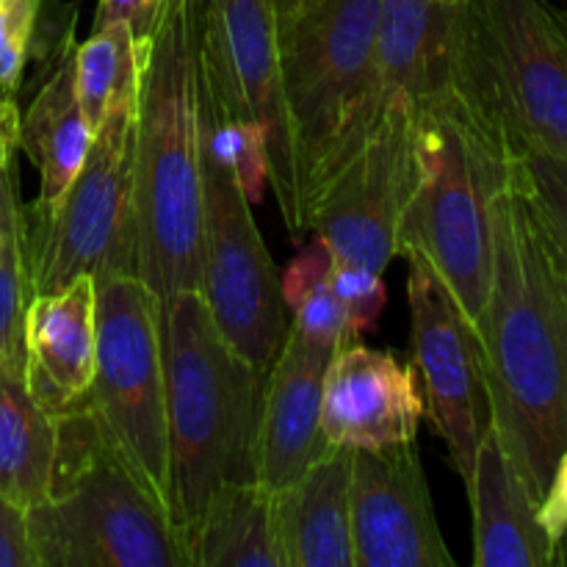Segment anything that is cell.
<instances>
[{"mask_svg": "<svg viewBox=\"0 0 567 567\" xmlns=\"http://www.w3.org/2000/svg\"><path fill=\"white\" fill-rule=\"evenodd\" d=\"M493 275L476 330L491 424L537 504L567 449V293L559 255L509 172L491 208Z\"/></svg>", "mask_w": 567, "mask_h": 567, "instance_id": "obj_1", "label": "cell"}, {"mask_svg": "<svg viewBox=\"0 0 567 567\" xmlns=\"http://www.w3.org/2000/svg\"><path fill=\"white\" fill-rule=\"evenodd\" d=\"M205 0H155L133 109L136 277L164 302L203 269Z\"/></svg>", "mask_w": 567, "mask_h": 567, "instance_id": "obj_2", "label": "cell"}, {"mask_svg": "<svg viewBox=\"0 0 567 567\" xmlns=\"http://www.w3.org/2000/svg\"><path fill=\"white\" fill-rule=\"evenodd\" d=\"M161 343L172 524L188 554L216 493L258 482L266 374L233 352L199 291H177L161 302Z\"/></svg>", "mask_w": 567, "mask_h": 567, "instance_id": "obj_3", "label": "cell"}, {"mask_svg": "<svg viewBox=\"0 0 567 567\" xmlns=\"http://www.w3.org/2000/svg\"><path fill=\"white\" fill-rule=\"evenodd\" d=\"M25 518L37 567H188L169 509L81 399L55 415L48 498Z\"/></svg>", "mask_w": 567, "mask_h": 567, "instance_id": "obj_4", "label": "cell"}, {"mask_svg": "<svg viewBox=\"0 0 567 567\" xmlns=\"http://www.w3.org/2000/svg\"><path fill=\"white\" fill-rule=\"evenodd\" d=\"M415 147L419 177L399 225V255L424 260L480 330L493 275V197L515 155L460 94L415 105Z\"/></svg>", "mask_w": 567, "mask_h": 567, "instance_id": "obj_5", "label": "cell"}, {"mask_svg": "<svg viewBox=\"0 0 567 567\" xmlns=\"http://www.w3.org/2000/svg\"><path fill=\"white\" fill-rule=\"evenodd\" d=\"M457 94L518 155L567 161V11L546 0H468Z\"/></svg>", "mask_w": 567, "mask_h": 567, "instance_id": "obj_6", "label": "cell"}, {"mask_svg": "<svg viewBox=\"0 0 567 567\" xmlns=\"http://www.w3.org/2000/svg\"><path fill=\"white\" fill-rule=\"evenodd\" d=\"M133 109L136 100L109 111L81 172L55 203L22 208L31 297L55 293L81 277L103 282L136 275Z\"/></svg>", "mask_w": 567, "mask_h": 567, "instance_id": "obj_7", "label": "cell"}, {"mask_svg": "<svg viewBox=\"0 0 567 567\" xmlns=\"http://www.w3.org/2000/svg\"><path fill=\"white\" fill-rule=\"evenodd\" d=\"M380 6L382 0H310L291 20L277 22L302 214L316 175L369 94Z\"/></svg>", "mask_w": 567, "mask_h": 567, "instance_id": "obj_8", "label": "cell"}, {"mask_svg": "<svg viewBox=\"0 0 567 567\" xmlns=\"http://www.w3.org/2000/svg\"><path fill=\"white\" fill-rule=\"evenodd\" d=\"M97 354L86 404L172 515L161 299L136 275L97 282Z\"/></svg>", "mask_w": 567, "mask_h": 567, "instance_id": "obj_9", "label": "cell"}, {"mask_svg": "<svg viewBox=\"0 0 567 567\" xmlns=\"http://www.w3.org/2000/svg\"><path fill=\"white\" fill-rule=\"evenodd\" d=\"M199 293L233 352L266 374L286 341L291 313L275 260L252 219V203L205 136Z\"/></svg>", "mask_w": 567, "mask_h": 567, "instance_id": "obj_10", "label": "cell"}, {"mask_svg": "<svg viewBox=\"0 0 567 567\" xmlns=\"http://www.w3.org/2000/svg\"><path fill=\"white\" fill-rule=\"evenodd\" d=\"M419 177L415 109L393 97L358 150L313 192L308 233L324 238L338 264L388 269L399 255V225Z\"/></svg>", "mask_w": 567, "mask_h": 567, "instance_id": "obj_11", "label": "cell"}, {"mask_svg": "<svg viewBox=\"0 0 567 567\" xmlns=\"http://www.w3.org/2000/svg\"><path fill=\"white\" fill-rule=\"evenodd\" d=\"M203 75L216 109L258 127L269 144V183L293 236L305 233L297 153L282 103L280 42L271 0H205Z\"/></svg>", "mask_w": 567, "mask_h": 567, "instance_id": "obj_12", "label": "cell"}, {"mask_svg": "<svg viewBox=\"0 0 567 567\" xmlns=\"http://www.w3.org/2000/svg\"><path fill=\"white\" fill-rule=\"evenodd\" d=\"M408 260L415 374L424 385L426 413L446 443L454 471L468 487L476 449L491 424L480 338L441 277L421 258Z\"/></svg>", "mask_w": 567, "mask_h": 567, "instance_id": "obj_13", "label": "cell"}, {"mask_svg": "<svg viewBox=\"0 0 567 567\" xmlns=\"http://www.w3.org/2000/svg\"><path fill=\"white\" fill-rule=\"evenodd\" d=\"M465 3L468 0H382L369 94L316 175L308 197H313L316 188L347 161L352 150H358L380 111L393 97L404 94L415 109L446 94H457Z\"/></svg>", "mask_w": 567, "mask_h": 567, "instance_id": "obj_14", "label": "cell"}, {"mask_svg": "<svg viewBox=\"0 0 567 567\" xmlns=\"http://www.w3.org/2000/svg\"><path fill=\"white\" fill-rule=\"evenodd\" d=\"M349 504L354 567H454L413 443L354 449Z\"/></svg>", "mask_w": 567, "mask_h": 567, "instance_id": "obj_15", "label": "cell"}, {"mask_svg": "<svg viewBox=\"0 0 567 567\" xmlns=\"http://www.w3.org/2000/svg\"><path fill=\"white\" fill-rule=\"evenodd\" d=\"M426 413L419 377L391 352L338 349L324 377L321 435L338 449H385L415 443Z\"/></svg>", "mask_w": 567, "mask_h": 567, "instance_id": "obj_16", "label": "cell"}, {"mask_svg": "<svg viewBox=\"0 0 567 567\" xmlns=\"http://www.w3.org/2000/svg\"><path fill=\"white\" fill-rule=\"evenodd\" d=\"M338 343L288 327L286 341L264 377L258 430V482L280 493L297 482L330 443L321 435L324 377Z\"/></svg>", "mask_w": 567, "mask_h": 567, "instance_id": "obj_17", "label": "cell"}, {"mask_svg": "<svg viewBox=\"0 0 567 567\" xmlns=\"http://www.w3.org/2000/svg\"><path fill=\"white\" fill-rule=\"evenodd\" d=\"M97 282L81 277L55 293L31 297L25 313V382L50 415L89 391L97 354Z\"/></svg>", "mask_w": 567, "mask_h": 567, "instance_id": "obj_18", "label": "cell"}, {"mask_svg": "<svg viewBox=\"0 0 567 567\" xmlns=\"http://www.w3.org/2000/svg\"><path fill=\"white\" fill-rule=\"evenodd\" d=\"M465 491L474 509L476 567H548L557 563V548L537 520V502L493 424H487L476 449L474 476Z\"/></svg>", "mask_w": 567, "mask_h": 567, "instance_id": "obj_19", "label": "cell"}, {"mask_svg": "<svg viewBox=\"0 0 567 567\" xmlns=\"http://www.w3.org/2000/svg\"><path fill=\"white\" fill-rule=\"evenodd\" d=\"M352 449H327L297 482L275 493L282 567H354Z\"/></svg>", "mask_w": 567, "mask_h": 567, "instance_id": "obj_20", "label": "cell"}, {"mask_svg": "<svg viewBox=\"0 0 567 567\" xmlns=\"http://www.w3.org/2000/svg\"><path fill=\"white\" fill-rule=\"evenodd\" d=\"M72 53L75 48L70 28L53 72L20 122V147L39 169V205L55 203L70 188L94 138L78 103Z\"/></svg>", "mask_w": 567, "mask_h": 567, "instance_id": "obj_21", "label": "cell"}, {"mask_svg": "<svg viewBox=\"0 0 567 567\" xmlns=\"http://www.w3.org/2000/svg\"><path fill=\"white\" fill-rule=\"evenodd\" d=\"M192 567H282L275 493L238 482L216 493L188 548Z\"/></svg>", "mask_w": 567, "mask_h": 567, "instance_id": "obj_22", "label": "cell"}, {"mask_svg": "<svg viewBox=\"0 0 567 567\" xmlns=\"http://www.w3.org/2000/svg\"><path fill=\"white\" fill-rule=\"evenodd\" d=\"M55 419L37 402L25 374L0 369V496L20 507L48 498Z\"/></svg>", "mask_w": 567, "mask_h": 567, "instance_id": "obj_23", "label": "cell"}, {"mask_svg": "<svg viewBox=\"0 0 567 567\" xmlns=\"http://www.w3.org/2000/svg\"><path fill=\"white\" fill-rule=\"evenodd\" d=\"M75 94L89 127L97 131L109 111L136 100L142 44L131 22H111L97 28L72 53Z\"/></svg>", "mask_w": 567, "mask_h": 567, "instance_id": "obj_24", "label": "cell"}, {"mask_svg": "<svg viewBox=\"0 0 567 567\" xmlns=\"http://www.w3.org/2000/svg\"><path fill=\"white\" fill-rule=\"evenodd\" d=\"M31 302L25 249H22V205L17 177L6 188L3 249H0V369L25 374V313Z\"/></svg>", "mask_w": 567, "mask_h": 567, "instance_id": "obj_25", "label": "cell"}, {"mask_svg": "<svg viewBox=\"0 0 567 567\" xmlns=\"http://www.w3.org/2000/svg\"><path fill=\"white\" fill-rule=\"evenodd\" d=\"M203 136L238 181L249 203H260L269 181V144L258 127L241 120H230L216 109L203 75Z\"/></svg>", "mask_w": 567, "mask_h": 567, "instance_id": "obj_26", "label": "cell"}, {"mask_svg": "<svg viewBox=\"0 0 567 567\" xmlns=\"http://www.w3.org/2000/svg\"><path fill=\"white\" fill-rule=\"evenodd\" d=\"M515 177L535 205L548 236L567 258V161L524 147L515 155Z\"/></svg>", "mask_w": 567, "mask_h": 567, "instance_id": "obj_27", "label": "cell"}, {"mask_svg": "<svg viewBox=\"0 0 567 567\" xmlns=\"http://www.w3.org/2000/svg\"><path fill=\"white\" fill-rule=\"evenodd\" d=\"M44 0H0V94L14 97Z\"/></svg>", "mask_w": 567, "mask_h": 567, "instance_id": "obj_28", "label": "cell"}, {"mask_svg": "<svg viewBox=\"0 0 567 567\" xmlns=\"http://www.w3.org/2000/svg\"><path fill=\"white\" fill-rule=\"evenodd\" d=\"M330 288L336 293L338 305H341L343 316H347V324L354 338H360V332L374 330L388 302L382 275L363 269V266L338 264L336 260L330 271Z\"/></svg>", "mask_w": 567, "mask_h": 567, "instance_id": "obj_29", "label": "cell"}, {"mask_svg": "<svg viewBox=\"0 0 567 567\" xmlns=\"http://www.w3.org/2000/svg\"><path fill=\"white\" fill-rule=\"evenodd\" d=\"M0 567H37L28 540L25 507L0 496Z\"/></svg>", "mask_w": 567, "mask_h": 567, "instance_id": "obj_30", "label": "cell"}, {"mask_svg": "<svg viewBox=\"0 0 567 567\" xmlns=\"http://www.w3.org/2000/svg\"><path fill=\"white\" fill-rule=\"evenodd\" d=\"M537 520L546 529L551 546L559 551V546H563L567 537V449L559 454L546 496L537 504Z\"/></svg>", "mask_w": 567, "mask_h": 567, "instance_id": "obj_31", "label": "cell"}, {"mask_svg": "<svg viewBox=\"0 0 567 567\" xmlns=\"http://www.w3.org/2000/svg\"><path fill=\"white\" fill-rule=\"evenodd\" d=\"M153 11L155 0H100L92 31L111 25V22H131L133 31H136V39H142L150 31Z\"/></svg>", "mask_w": 567, "mask_h": 567, "instance_id": "obj_32", "label": "cell"}, {"mask_svg": "<svg viewBox=\"0 0 567 567\" xmlns=\"http://www.w3.org/2000/svg\"><path fill=\"white\" fill-rule=\"evenodd\" d=\"M20 109H17L14 97L0 94V169L11 164L14 150L20 147Z\"/></svg>", "mask_w": 567, "mask_h": 567, "instance_id": "obj_33", "label": "cell"}, {"mask_svg": "<svg viewBox=\"0 0 567 567\" xmlns=\"http://www.w3.org/2000/svg\"><path fill=\"white\" fill-rule=\"evenodd\" d=\"M271 3H275L277 22H286V20H291L293 14H299V11H302L310 0H271Z\"/></svg>", "mask_w": 567, "mask_h": 567, "instance_id": "obj_34", "label": "cell"}, {"mask_svg": "<svg viewBox=\"0 0 567 567\" xmlns=\"http://www.w3.org/2000/svg\"><path fill=\"white\" fill-rule=\"evenodd\" d=\"M11 177H14V164L0 169V249H3V216H6V188H9Z\"/></svg>", "mask_w": 567, "mask_h": 567, "instance_id": "obj_35", "label": "cell"}, {"mask_svg": "<svg viewBox=\"0 0 567 567\" xmlns=\"http://www.w3.org/2000/svg\"><path fill=\"white\" fill-rule=\"evenodd\" d=\"M554 241V238H551ZM554 247H557V244H554ZM557 255H559V271H563V282H565V293H567V258L563 252H559V247H557Z\"/></svg>", "mask_w": 567, "mask_h": 567, "instance_id": "obj_36", "label": "cell"}]
</instances>
